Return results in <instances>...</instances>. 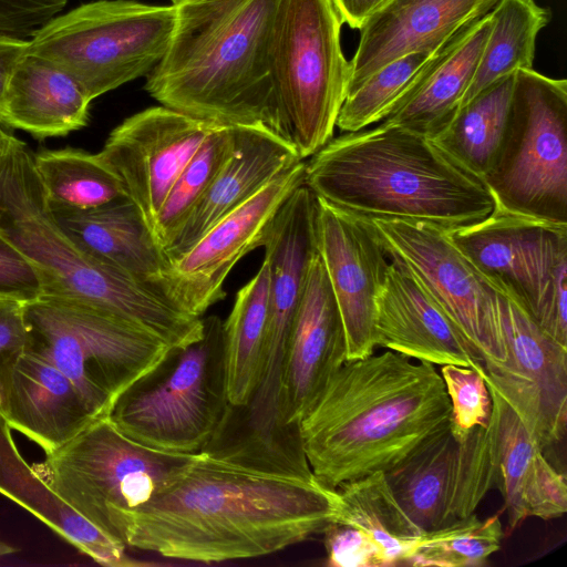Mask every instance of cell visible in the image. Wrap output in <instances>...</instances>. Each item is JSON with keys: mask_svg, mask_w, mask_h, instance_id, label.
Segmentation results:
<instances>
[{"mask_svg": "<svg viewBox=\"0 0 567 567\" xmlns=\"http://www.w3.org/2000/svg\"><path fill=\"white\" fill-rule=\"evenodd\" d=\"M495 207L567 225V81L514 73L508 123L484 178Z\"/></svg>", "mask_w": 567, "mask_h": 567, "instance_id": "cell-10", "label": "cell"}, {"mask_svg": "<svg viewBox=\"0 0 567 567\" xmlns=\"http://www.w3.org/2000/svg\"><path fill=\"white\" fill-rule=\"evenodd\" d=\"M389 258L399 260L426 289L482 358L505 359L498 292L433 224L372 219Z\"/></svg>", "mask_w": 567, "mask_h": 567, "instance_id": "cell-12", "label": "cell"}, {"mask_svg": "<svg viewBox=\"0 0 567 567\" xmlns=\"http://www.w3.org/2000/svg\"><path fill=\"white\" fill-rule=\"evenodd\" d=\"M449 234L498 293L537 320L555 268L567 257V225L495 207L480 223Z\"/></svg>", "mask_w": 567, "mask_h": 567, "instance_id": "cell-16", "label": "cell"}, {"mask_svg": "<svg viewBox=\"0 0 567 567\" xmlns=\"http://www.w3.org/2000/svg\"><path fill=\"white\" fill-rule=\"evenodd\" d=\"M70 0H0V32L30 39Z\"/></svg>", "mask_w": 567, "mask_h": 567, "instance_id": "cell-41", "label": "cell"}, {"mask_svg": "<svg viewBox=\"0 0 567 567\" xmlns=\"http://www.w3.org/2000/svg\"><path fill=\"white\" fill-rule=\"evenodd\" d=\"M0 414L45 453L104 417L79 386L48 360L25 350L4 379Z\"/></svg>", "mask_w": 567, "mask_h": 567, "instance_id": "cell-21", "label": "cell"}, {"mask_svg": "<svg viewBox=\"0 0 567 567\" xmlns=\"http://www.w3.org/2000/svg\"><path fill=\"white\" fill-rule=\"evenodd\" d=\"M474 78L461 106L497 80L520 69H533L536 38L551 19L535 0H498Z\"/></svg>", "mask_w": 567, "mask_h": 567, "instance_id": "cell-32", "label": "cell"}, {"mask_svg": "<svg viewBox=\"0 0 567 567\" xmlns=\"http://www.w3.org/2000/svg\"><path fill=\"white\" fill-rule=\"evenodd\" d=\"M317 248L342 318L347 361L377 348L375 300L390 258L371 220L317 197Z\"/></svg>", "mask_w": 567, "mask_h": 567, "instance_id": "cell-17", "label": "cell"}, {"mask_svg": "<svg viewBox=\"0 0 567 567\" xmlns=\"http://www.w3.org/2000/svg\"><path fill=\"white\" fill-rule=\"evenodd\" d=\"M514 73L476 94L433 140L466 171L484 181L499 154L508 123Z\"/></svg>", "mask_w": 567, "mask_h": 567, "instance_id": "cell-29", "label": "cell"}, {"mask_svg": "<svg viewBox=\"0 0 567 567\" xmlns=\"http://www.w3.org/2000/svg\"><path fill=\"white\" fill-rule=\"evenodd\" d=\"M29 40L0 32V123L9 81L19 62L28 54Z\"/></svg>", "mask_w": 567, "mask_h": 567, "instance_id": "cell-44", "label": "cell"}, {"mask_svg": "<svg viewBox=\"0 0 567 567\" xmlns=\"http://www.w3.org/2000/svg\"><path fill=\"white\" fill-rule=\"evenodd\" d=\"M498 0H388L361 25L349 61L347 94L391 61L413 52L434 53L464 24Z\"/></svg>", "mask_w": 567, "mask_h": 567, "instance_id": "cell-20", "label": "cell"}, {"mask_svg": "<svg viewBox=\"0 0 567 567\" xmlns=\"http://www.w3.org/2000/svg\"><path fill=\"white\" fill-rule=\"evenodd\" d=\"M496 481L494 430L489 420L487 426L474 429L458 442L445 524L474 514L485 495L496 487Z\"/></svg>", "mask_w": 567, "mask_h": 567, "instance_id": "cell-37", "label": "cell"}, {"mask_svg": "<svg viewBox=\"0 0 567 567\" xmlns=\"http://www.w3.org/2000/svg\"><path fill=\"white\" fill-rule=\"evenodd\" d=\"M173 3L177 2V0H171Z\"/></svg>", "mask_w": 567, "mask_h": 567, "instance_id": "cell-48", "label": "cell"}, {"mask_svg": "<svg viewBox=\"0 0 567 567\" xmlns=\"http://www.w3.org/2000/svg\"><path fill=\"white\" fill-rule=\"evenodd\" d=\"M305 171L306 162L300 161L280 173L171 261L162 282L163 293L185 312L202 318L225 297L223 286L233 267L261 246L280 206L305 184Z\"/></svg>", "mask_w": 567, "mask_h": 567, "instance_id": "cell-14", "label": "cell"}, {"mask_svg": "<svg viewBox=\"0 0 567 567\" xmlns=\"http://www.w3.org/2000/svg\"><path fill=\"white\" fill-rule=\"evenodd\" d=\"M436 365L386 350L346 361L302 416V446L330 488L386 472L450 425Z\"/></svg>", "mask_w": 567, "mask_h": 567, "instance_id": "cell-2", "label": "cell"}, {"mask_svg": "<svg viewBox=\"0 0 567 567\" xmlns=\"http://www.w3.org/2000/svg\"><path fill=\"white\" fill-rule=\"evenodd\" d=\"M23 308V302L0 298V405L7 373L27 348Z\"/></svg>", "mask_w": 567, "mask_h": 567, "instance_id": "cell-42", "label": "cell"}, {"mask_svg": "<svg viewBox=\"0 0 567 567\" xmlns=\"http://www.w3.org/2000/svg\"><path fill=\"white\" fill-rule=\"evenodd\" d=\"M498 311L505 359L483 360L484 378L545 451L566 434L567 347L511 297L498 293Z\"/></svg>", "mask_w": 567, "mask_h": 567, "instance_id": "cell-13", "label": "cell"}, {"mask_svg": "<svg viewBox=\"0 0 567 567\" xmlns=\"http://www.w3.org/2000/svg\"><path fill=\"white\" fill-rule=\"evenodd\" d=\"M203 322L199 339L171 348L115 399L106 417L123 434L174 453H199L209 442L229 401L224 321Z\"/></svg>", "mask_w": 567, "mask_h": 567, "instance_id": "cell-7", "label": "cell"}, {"mask_svg": "<svg viewBox=\"0 0 567 567\" xmlns=\"http://www.w3.org/2000/svg\"><path fill=\"white\" fill-rule=\"evenodd\" d=\"M216 127L161 105L131 115L110 133L97 154L151 231L176 179Z\"/></svg>", "mask_w": 567, "mask_h": 567, "instance_id": "cell-15", "label": "cell"}, {"mask_svg": "<svg viewBox=\"0 0 567 567\" xmlns=\"http://www.w3.org/2000/svg\"><path fill=\"white\" fill-rule=\"evenodd\" d=\"M91 102L68 72L28 53L9 81L1 124L40 140L65 136L87 124Z\"/></svg>", "mask_w": 567, "mask_h": 567, "instance_id": "cell-26", "label": "cell"}, {"mask_svg": "<svg viewBox=\"0 0 567 567\" xmlns=\"http://www.w3.org/2000/svg\"><path fill=\"white\" fill-rule=\"evenodd\" d=\"M0 493L97 564L109 567L140 565L125 553V546L105 536L83 518L28 465L14 444L10 425L1 414Z\"/></svg>", "mask_w": 567, "mask_h": 567, "instance_id": "cell-27", "label": "cell"}, {"mask_svg": "<svg viewBox=\"0 0 567 567\" xmlns=\"http://www.w3.org/2000/svg\"><path fill=\"white\" fill-rule=\"evenodd\" d=\"M278 2L177 0L169 44L145 90L161 105L197 120L262 125L278 134L269 75Z\"/></svg>", "mask_w": 567, "mask_h": 567, "instance_id": "cell-4", "label": "cell"}, {"mask_svg": "<svg viewBox=\"0 0 567 567\" xmlns=\"http://www.w3.org/2000/svg\"><path fill=\"white\" fill-rule=\"evenodd\" d=\"M33 162L52 208L85 210L126 197L121 182L97 153L47 150L33 153Z\"/></svg>", "mask_w": 567, "mask_h": 567, "instance_id": "cell-33", "label": "cell"}, {"mask_svg": "<svg viewBox=\"0 0 567 567\" xmlns=\"http://www.w3.org/2000/svg\"><path fill=\"white\" fill-rule=\"evenodd\" d=\"M346 361L342 318L317 251L308 267L288 339L279 398V415L285 427L300 432L302 416Z\"/></svg>", "mask_w": 567, "mask_h": 567, "instance_id": "cell-18", "label": "cell"}, {"mask_svg": "<svg viewBox=\"0 0 567 567\" xmlns=\"http://www.w3.org/2000/svg\"><path fill=\"white\" fill-rule=\"evenodd\" d=\"M536 323L549 337L567 347V257L555 268Z\"/></svg>", "mask_w": 567, "mask_h": 567, "instance_id": "cell-43", "label": "cell"}, {"mask_svg": "<svg viewBox=\"0 0 567 567\" xmlns=\"http://www.w3.org/2000/svg\"><path fill=\"white\" fill-rule=\"evenodd\" d=\"M0 234L35 267L43 297L89 307L182 347L203 334L192 316L157 289L95 260L60 227L37 174L33 153L13 136L0 152Z\"/></svg>", "mask_w": 567, "mask_h": 567, "instance_id": "cell-5", "label": "cell"}, {"mask_svg": "<svg viewBox=\"0 0 567 567\" xmlns=\"http://www.w3.org/2000/svg\"><path fill=\"white\" fill-rule=\"evenodd\" d=\"M175 14L174 4L87 2L42 25L28 53L63 69L93 101L152 71L167 50Z\"/></svg>", "mask_w": 567, "mask_h": 567, "instance_id": "cell-9", "label": "cell"}, {"mask_svg": "<svg viewBox=\"0 0 567 567\" xmlns=\"http://www.w3.org/2000/svg\"><path fill=\"white\" fill-rule=\"evenodd\" d=\"M269 317V267L239 289L224 321L227 393L230 405H245L256 386Z\"/></svg>", "mask_w": 567, "mask_h": 567, "instance_id": "cell-31", "label": "cell"}, {"mask_svg": "<svg viewBox=\"0 0 567 567\" xmlns=\"http://www.w3.org/2000/svg\"><path fill=\"white\" fill-rule=\"evenodd\" d=\"M305 185L369 220H417L446 231L477 224L495 208L484 182L433 140L384 122L332 137L306 163Z\"/></svg>", "mask_w": 567, "mask_h": 567, "instance_id": "cell-3", "label": "cell"}, {"mask_svg": "<svg viewBox=\"0 0 567 567\" xmlns=\"http://www.w3.org/2000/svg\"><path fill=\"white\" fill-rule=\"evenodd\" d=\"M432 54L409 53L371 74L346 95L337 127L342 132H355L383 121L412 87Z\"/></svg>", "mask_w": 567, "mask_h": 567, "instance_id": "cell-36", "label": "cell"}, {"mask_svg": "<svg viewBox=\"0 0 567 567\" xmlns=\"http://www.w3.org/2000/svg\"><path fill=\"white\" fill-rule=\"evenodd\" d=\"M6 127L7 126L0 123V152L7 147L11 138L14 136Z\"/></svg>", "mask_w": 567, "mask_h": 567, "instance_id": "cell-46", "label": "cell"}, {"mask_svg": "<svg viewBox=\"0 0 567 567\" xmlns=\"http://www.w3.org/2000/svg\"><path fill=\"white\" fill-rule=\"evenodd\" d=\"M196 455L146 446L102 417L32 467L70 507L121 544L123 516L152 499Z\"/></svg>", "mask_w": 567, "mask_h": 567, "instance_id": "cell-8", "label": "cell"}, {"mask_svg": "<svg viewBox=\"0 0 567 567\" xmlns=\"http://www.w3.org/2000/svg\"><path fill=\"white\" fill-rule=\"evenodd\" d=\"M388 0H332L343 23L360 29L364 21Z\"/></svg>", "mask_w": 567, "mask_h": 567, "instance_id": "cell-45", "label": "cell"}, {"mask_svg": "<svg viewBox=\"0 0 567 567\" xmlns=\"http://www.w3.org/2000/svg\"><path fill=\"white\" fill-rule=\"evenodd\" d=\"M50 208L60 227L87 255L163 293L168 260L131 199L122 197L85 210Z\"/></svg>", "mask_w": 567, "mask_h": 567, "instance_id": "cell-25", "label": "cell"}, {"mask_svg": "<svg viewBox=\"0 0 567 567\" xmlns=\"http://www.w3.org/2000/svg\"><path fill=\"white\" fill-rule=\"evenodd\" d=\"M492 401L496 487L507 526L514 530L529 517L555 519L567 511L565 475L545 456L537 440L504 399L486 382Z\"/></svg>", "mask_w": 567, "mask_h": 567, "instance_id": "cell-23", "label": "cell"}, {"mask_svg": "<svg viewBox=\"0 0 567 567\" xmlns=\"http://www.w3.org/2000/svg\"><path fill=\"white\" fill-rule=\"evenodd\" d=\"M457 447L449 425L384 472L396 501L422 532L445 524Z\"/></svg>", "mask_w": 567, "mask_h": 567, "instance_id": "cell-28", "label": "cell"}, {"mask_svg": "<svg viewBox=\"0 0 567 567\" xmlns=\"http://www.w3.org/2000/svg\"><path fill=\"white\" fill-rule=\"evenodd\" d=\"M234 150L173 240L162 250L168 264L224 216L303 161L287 140L262 125L233 126Z\"/></svg>", "mask_w": 567, "mask_h": 567, "instance_id": "cell-22", "label": "cell"}, {"mask_svg": "<svg viewBox=\"0 0 567 567\" xmlns=\"http://www.w3.org/2000/svg\"><path fill=\"white\" fill-rule=\"evenodd\" d=\"M343 21L332 0H279L269 40V75L278 134L299 157L332 137L347 95Z\"/></svg>", "mask_w": 567, "mask_h": 567, "instance_id": "cell-6", "label": "cell"}, {"mask_svg": "<svg viewBox=\"0 0 567 567\" xmlns=\"http://www.w3.org/2000/svg\"><path fill=\"white\" fill-rule=\"evenodd\" d=\"M491 11L464 24L430 56L412 87L381 122L430 140L446 130L474 78L492 28Z\"/></svg>", "mask_w": 567, "mask_h": 567, "instance_id": "cell-24", "label": "cell"}, {"mask_svg": "<svg viewBox=\"0 0 567 567\" xmlns=\"http://www.w3.org/2000/svg\"><path fill=\"white\" fill-rule=\"evenodd\" d=\"M338 512L333 520L352 524L381 548L386 567L404 565L422 530L396 501L384 472H375L336 488Z\"/></svg>", "mask_w": 567, "mask_h": 567, "instance_id": "cell-30", "label": "cell"}, {"mask_svg": "<svg viewBox=\"0 0 567 567\" xmlns=\"http://www.w3.org/2000/svg\"><path fill=\"white\" fill-rule=\"evenodd\" d=\"M330 567H386L379 545L359 527L331 520L321 532Z\"/></svg>", "mask_w": 567, "mask_h": 567, "instance_id": "cell-39", "label": "cell"}, {"mask_svg": "<svg viewBox=\"0 0 567 567\" xmlns=\"http://www.w3.org/2000/svg\"><path fill=\"white\" fill-rule=\"evenodd\" d=\"M451 403L450 430L461 442L476 427L489 423L493 401L484 372L444 364L440 370Z\"/></svg>", "mask_w": 567, "mask_h": 567, "instance_id": "cell-38", "label": "cell"}, {"mask_svg": "<svg viewBox=\"0 0 567 567\" xmlns=\"http://www.w3.org/2000/svg\"><path fill=\"white\" fill-rule=\"evenodd\" d=\"M234 143L233 126H218L185 166L162 205L152 229L161 250L173 240L226 164L233 153Z\"/></svg>", "mask_w": 567, "mask_h": 567, "instance_id": "cell-35", "label": "cell"}, {"mask_svg": "<svg viewBox=\"0 0 567 567\" xmlns=\"http://www.w3.org/2000/svg\"><path fill=\"white\" fill-rule=\"evenodd\" d=\"M16 550L17 549L14 547H12L11 545L0 540V557L10 555V554L14 553Z\"/></svg>", "mask_w": 567, "mask_h": 567, "instance_id": "cell-47", "label": "cell"}, {"mask_svg": "<svg viewBox=\"0 0 567 567\" xmlns=\"http://www.w3.org/2000/svg\"><path fill=\"white\" fill-rule=\"evenodd\" d=\"M25 350L48 360L106 417L115 399L172 348L156 336L99 310L41 298L24 303Z\"/></svg>", "mask_w": 567, "mask_h": 567, "instance_id": "cell-11", "label": "cell"}, {"mask_svg": "<svg viewBox=\"0 0 567 567\" xmlns=\"http://www.w3.org/2000/svg\"><path fill=\"white\" fill-rule=\"evenodd\" d=\"M337 489L199 452L152 499L123 516L118 540L202 564L255 558L296 545L336 518Z\"/></svg>", "mask_w": 567, "mask_h": 567, "instance_id": "cell-1", "label": "cell"}, {"mask_svg": "<svg viewBox=\"0 0 567 567\" xmlns=\"http://www.w3.org/2000/svg\"><path fill=\"white\" fill-rule=\"evenodd\" d=\"M375 343L416 361L484 371L481 355L399 260L390 258L375 300Z\"/></svg>", "mask_w": 567, "mask_h": 567, "instance_id": "cell-19", "label": "cell"}, {"mask_svg": "<svg viewBox=\"0 0 567 567\" xmlns=\"http://www.w3.org/2000/svg\"><path fill=\"white\" fill-rule=\"evenodd\" d=\"M498 516L481 519L474 513L430 532H423L405 566L481 567L502 544Z\"/></svg>", "mask_w": 567, "mask_h": 567, "instance_id": "cell-34", "label": "cell"}, {"mask_svg": "<svg viewBox=\"0 0 567 567\" xmlns=\"http://www.w3.org/2000/svg\"><path fill=\"white\" fill-rule=\"evenodd\" d=\"M42 297L43 287L35 267L0 234V298L28 303Z\"/></svg>", "mask_w": 567, "mask_h": 567, "instance_id": "cell-40", "label": "cell"}]
</instances>
